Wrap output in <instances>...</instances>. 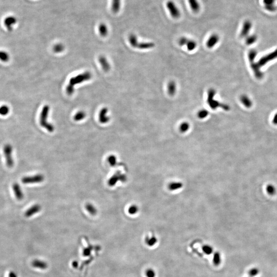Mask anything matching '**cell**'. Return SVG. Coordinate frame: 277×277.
Masks as SVG:
<instances>
[{"mask_svg": "<svg viewBox=\"0 0 277 277\" xmlns=\"http://www.w3.org/2000/svg\"><path fill=\"white\" fill-rule=\"evenodd\" d=\"M10 111L9 107L7 105H2L0 107V115L1 116H7Z\"/></svg>", "mask_w": 277, "mask_h": 277, "instance_id": "27", "label": "cell"}, {"mask_svg": "<svg viewBox=\"0 0 277 277\" xmlns=\"http://www.w3.org/2000/svg\"><path fill=\"white\" fill-rule=\"evenodd\" d=\"M219 41V36L218 34H211V36H209L208 40L207 41L206 43L207 47L209 49L213 48L218 43Z\"/></svg>", "mask_w": 277, "mask_h": 277, "instance_id": "12", "label": "cell"}, {"mask_svg": "<svg viewBox=\"0 0 277 277\" xmlns=\"http://www.w3.org/2000/svg\"><path fill=\"white\" fill-rule=\"evenodd\" d=\"M266 191L269 195H274L276 193V189L274 185L269 184L266 187Z\"/></svg>", "mask_w": 277, "mask_h": 277, "instance_id": "28", "label": "cell"}, {"mask_svg": "<svg viewBox=\"0 0 277 277\" xmlns=\"http://www.w3.org/2000/svg\"><path fill=\"white\" fill-rule=\"evenodd\" d=\"M168 93L171 96L175 95L177 91V85L175 81H171L168 83L167 86Z\"/></svg>", "mask_w": 277, "mask_h": 277, "instance_id": "17", "label": "cell"}, {"mask_svg": "<svg viewBox=\"0 0 277 277\" xmlns=\"http://www.w3.org/2000/svg\"><path fill=\"white\" fill-rule=\"evenodd\" d=\"M182 187V184L180 183H178V182H175L170 184L169 185V188L170 189L173 191V190H176L178 189H179Z\"/></svg>", "mask_w": 277, "mask_h": 277, "instance_id": "34", "label": "cell"}, {"mask_svg": "<svg viewBox=\"0 0 277 277\" xmlns=\"http://www.w3.org/2000/svg\"><path fill=\"white\" fill-rule=\"evenodd\" d=\"M86 209L89 213L91 214L92 215H95L97 213V210L95 208V207L93 206V205L91 204H87L86 205Z\"/></svg>", "mask_w": 277, "mask_h": 277, "instance_id": "24", "label": "cell"}, {"mask_svg": "<svg viewBox=\"0 0 277 277\" xmlns=\"http://www.w3.org/2000/svg\"><path fill=\"white\" fill-rule=\"evenodd\" d=\"M16 19L14 16H7L4 21L5 26L9 32H12L13 29V26L16 24Z\"/></svg>", "mask_w": 277, "mask_h": 277, "instance_id": "10", "label": "cell"}, {"mask_svg": "<svg viewBox=\"0 0 277 277\" xmlns=\"http://www.w3.org/2000/svg\"><path fill=\"white\" fill-rule=\"evenodd\" d=\"M107 161L111 166H115L116 163H117L116 157L114 155H111V156H110L108 157Z\"/></svg>", "mask_w": 277, "mask_h": 277, "instance_id": "33", "label": "cell"}, {"mask_svg": "<svg viewBox=\"0 0 277 277\" xmlns=\"http://www.w3.org/2000/svg\"><path fill=\"white\" fill-rule=\"evenodd\" d=\"M209 115V111L206 109H203L198 111L197 116L200 119H204L206 118Z\"/></svg>", "mask_w": 277, "mask_h": 277, "instance_id": "26", "label": "cell"}, {"mask_svg": "<svg viewBox=\"0 0 277 277\" xmlns=\"http://www.w3.org/2000/svg\"><path fill=\"white\" fill-rule=\"evenodd\" d=\"M276 0H263V3L264 5V7L271 6L276 5Z\"/></svg>", "mask_w": 277, "mask_h": 277, "instance_id": "37", "label": "cell"}, {"mask_svg": "<svg viewBox=\"0 0 277 277\" xmlns=\"http://www.w3.org/2000/svg\"><path fill=\"white\" fill-rule=\"evenodd\" d=\"M216 95V91L214 88L209 89L207 92V103L210 108L213 110H216L218 108H222L225 110H229L230 107L228 105L223 104L215 99V96Z\"/></svg>", "mask_w": 277, "mask_h": 277, "instance_id": "1", "label": "cell"}, {"mask_svg": "<svg viewBox=\"0 0 277 277\" xmlns=\"http://www.w3.org/2000/svg\"><path fill=\"white\" fill-rule=\"evenodd\" d=\"M86 117V114L83 111H79L74 116V120L76 121L82 120Z\"/></svg>", "mask_w": 277, "mask_h": 277, "instance_id": "29", "label": "cell"}, {"mask_svg": "<svg viewBox=\"0 0 277 277\" xmlns=\"http://www.w3.org/2000/svg\"><path fill=\"white\" fill-rule=\"evenodd\" d=\"M121 7V0H112L111 10L114 13H118Z\"/></svg>", "mask_w": 277, "mask_h": 277, "instance_id": "19", "label": "cell"}, {"mask_svg": "<svg viewBox=\"0 0 277 277\" xmlns=\"http://www.w3.org/2000/svg\"><path fill=\"white\" fill-rule=\"evenodd\" d=\"M44 180L43 175L41 174L34 175L32 176L25 177L22 179V182L24 184H34L43 182Z\"/></svg>", "mask_w": 277, "mask_h": 277, "instance_id": "8", "label": "cell"}, {"mask_svg": "<svg viewBox=\"0 0 277 277\" xmlns=\"http://www.w3.org/2000/svg\"><path fill=\"white\" fill-rule=\"evenodd\" d=\"M260 272L258 268L257 267H254V268H251L249 271L248 272V274L249 275L250 277H254L257 276L258 275Z\"/></svg>", "mask_w": 277, "mask_h": 277, "instance_id": "31", "label": "cell"}, {"mask_svg": "<svg viewBox=\"0 0 277 277\" xmlns=\"http://www.w3.org/2000/svg\"><path fill=\"white\" fill-rule=\"evenodd\" d=\"M8 277H18V276L16 275V273H14V272H10L8 275Z\"/></svg>", "mask_w": 277, "mask_h": 277, "instance_id": "42", "label": "cell"}, {"mask_svg": "<svg viewBox=\"0 0 277 277\" xmlns=\"http://www.w3.org/2000/svg\"><path fill=\"white\" fill-rule=\"evenodd\" d=\"M12 189L16 198L19 201H21L24 198V193L21 188L20 185L18 183H14L12 185Z\"/></svg>", "mask_w": 277, "mask_h": 277, "instance_id": "13", "label": "cell"}, {"mask_svg": "<svg viewBox=\"0 0 277 277\" xmlns=\"http://www.w3.org/2000/svg\"><path fill=\"white\" fill-rule=\"evenodd\" d=\"M126 180V177L125 175L121 174L120 172H117L109 179L108 181V184L109 186H113L115 185L119 181L125 182Z\"/></svg>", "mask_w": 277, "mask_h": 277, "instance_id": "9", "label": "cell"}, {"mask_svg": "<svg viewBox=\"0 0 277 277\" xmlns=\"http://www.w3.org/2000/svg\"></svg>", "mask_w": 277, "mask_h": 277, "instance_id": "45", "label": "cell"}, {"mask_svg": "<svg viewBox=\"0 0 277 277\" xmlns=\"http://www.w3.org/2000/svg\"><path fill=\"white\" fill-rule=\"evenodd\" d=\"M178 43L181 46H186V48L189 51H193L195 49L197 46V42L195 41L184 36L180 38L178 41Z\"/></svg>", "mask_w": 277, "mask_h": 277, "instance_id": "6", "label": "cell"}, {"mask_svg": "<svg viewBox=\"0 0 277 277\" xmlns=\"http://www.w3.org/2000/svg\"><path fill=\"white\" fill-rule=\"evenodd\" d=\"M257 36L255 35H252L250 36H248V38L246 39V43L248 45L252 44L257 40Z\"/></svg>", "mask_w": 277, "mask_h": 277, "instance_id": "36", "label": "cell"}, {"mask_svg": "<svg viewBox=\"0 0 277 277\" xmlns=\"http://www.w3.org/2000/svg\"><path fill=\"white\" fill-rule=\"evenodd\" d=\"M99 32L100 35L102 36L105 37L108 34V29L107 26L104 23H101L99 26Z\"/></svg>", "mask_w": 277, "mask_h": 277, "instance_id": "21", "label": "cell"}, {"mask_svg": "<svg viewBox=\"0 0 277 277\" xmlns=\"http://www.w3.org/2000/svg\"><path fill=\"white\" fill-rule=\"evenodd\" d=\"M138 211V208L136 205H132L128 208V211L130 215H134L136 214Z\"/></svg>", "mask_w": 277, "mask_h": 277, "instance_id": "38", "label": "cell"}, {"mask_svg": "<svg viewBox=\"0 0 277 277\" xmlns=\"http://www.w3.org/2000/svg\"><path fill=\"white\" fill-rule=\"evenodd\" d=\"M264 8L267 11L270 12H275L277 10V7L276 6V5L271 6H266V7H264Z\"/></svg>", "mask_w": 277, "mask_h": 277, "instance_id": "40", "label": "cell"}, {"mask_svg": "<svg viewBox=\"0 0 277 277\" xmlns=\"http://www.w3.org/2000/svg\"><path fill=\"white\" fill-rule=\"evenodd\" d=\"M157 242V239L155 237H147L145 239V243L149 246H154Z\"/></svg>", "mask_w": 277, "mask_h": 277, "instance_id": "25", "label": "cell"}, {"mask_svg": "<svg viewBox=\"0 0 277 277\" xmlns=\"http://www.w3.org/2000/svg\"><path fill=\"white\" fill-rule=\"evenodd\" d=\"M202 250H203V252H204L205 254H208V255L212 254L213 252V250H214L213 248L209 245H205L202 248Z\"/></svg>", "mask_w": 277, "mask_h": 277, "instance_id": "32", "label": "cell"}, {"mask_svg": "<svg viewBox=\"0 0 277 277\" xmlns=\"http://www.w3.org/2000/svg\"><path fill=\"white\" fill-rule=\"evenodd\" d=\"M128 40L132 47L139 49H149L155 46V44L152 42H139L134 34H130Z\"/></svg>", "mask_w": 277, "mask_h": 277, "instance_id": "3", "label": "cell"}, {"mask_svg": "<svg viewBox=\"0 0 277 277\" xmlns=\"http://www.w3.org/2000/svg\"><path fill=\"white\" fill-rule=\"evenodd\" d=\"M107 111L108 109L107 108H104L100 111L99 114V121L101 123L104 124L107 123L109 121L110 119L106 116Z\"/></svg>", "mask_w": 277, "mask_h": 277, "instance_id": "16", "label": "cell"}, {"mask_svg": "<svg viewBox=\"0 0 277 277\" xmlns=\"http://www.w3.org/2000/svg\"><path fill=\"white\" fill-rule=\"evenodd\" d=\"M189 4L193 12L197 13L200 9V5L198 0H189Z\"/></svg>", "mask_w": 277, "mask_h": 277, "instance_id": "18", "label": "cell"}, {"mask_svg": "<svg viewBox=\"0 0 277 277\" xmlns=\"http://www.w3.org/2000/svg\"><path fill=\"white\" fill-rule=\"evenodd\" d=\"M73 266L74 267H77V265H78V264H77V262H76V261L73 262Z\"/></svg>", "mask_w": 277, "mask_h": 277, "instance_id": "44", "label": "cell"}, {"mask_svg": "<svg viewBox=\"0 0 277 277\" xmlns=\"http://www.w3.org/2000/svg\"><path fill=\"white\" fill-rule=\"evenodd\" d=\"M221 262V254L218 252H215L214 254L213 257V263L214 265L216 266H219Z\"/></svg>", "mask_w": 277, "mask_h": 277, "instance_id": "23", "label": "cell"}, {"mask_svg": "<svg viewBox=\"0 0 277 277\" xmlns=\"http://www.w3.org/2000/svg\"><path fill=\"white\" fill-rule=\"evenodd\" d=\"M252 27V24L250 20H246L244 22L242 28L241 30L240 36L242 38L248 36Z\"/></svg>", "mask_w": 277, "mask_h": 277, "instance_id": "11", "label": "cell"}, {"mask_svg": "<svg viewBox=\"0 0 277 277\" xmlns=\"http://www.w3.org/2000/svg\"><path fill=\"white\" fill-rule=\"evenodd\" d=\"M91 77V73L86 72L71 78L69 85L66 88L67 93H68L69 95H72L74 91V85H75V84L82 83L85 81H87Z\"/></svg>", "mask_w": 277, "mask_h": 277, "instance_id": "2", "label": "cell"}, {"mask_svg": "<svg viewBox=\"0 0 277 277\" xmlns=\"http://www.w3.org/2000/svg\"><path fill=\"white\" fill-rule=\"evenodd\" d=\"M64 47L63 45L61 44H57L56 45H55L53 47L54 51L55 52H57V53L61 52L64 50Z\"/></svg>", "mask_w": 277, "mask_h": 277, "instance_id": "39", "label": "cell"}, {"mask_svg": "<svg viewBox=\"0 0 277 277\" xmlns=\"http://www.w3.org/2000/svg\"><path fill=\"white\" fill-rule=\"evenodd\" d=\"M156 272L152 268H148L146 270L145 275L147 277H156Z\"/></svg>", "mask_w": 277, "mask_h": 277, "instance_id": "35", "label": "cell"}, {"mask_svg": "<svg viewBox=\"0 0 277 277\" xmlns=\"http://www.w3.org/2000/svg\"><path fill=\"white\" fill-rule=\"evenodd\" d=\"M41 207L40 205L36 204L32 206L29 209H27L25 213V216L27 218H29L33 216L34 214H36L41 210Z\"/></svg>", "mask_w": 277, "mask_h": 277, "instance_id": "14", "label": "cell"}, {"mask_svg": "<svg viewBox=\"0 0 277 277\" xmlns=\"http://www.w3.org/2000/svg\"><path fill=\"white\" fill-rule=\"evenodd\" d=\"M166 7L173 18L178 19L181 16L179 9L173 1H168L166 3Z\"/></svg>", "mask_w": 277, "mask_h": 277, "instance_id": "7", "label": "cell"}, {"mask_svg": "<svg viewBox=\"0 0 277 277\" xmlns=\"http://www.w3.org/2000/svg\"><path fill=\"white\" fill-rule=\"evenodd\" d=\"M12 146L9 144H5L3 148L6 163L9 168H12L14 165V160L12 158Z\"/></svg>", "mask_w": 277, "mask_h": 277, "instance_id": "5", "label": "cell"}, {"mask_svg": "<svg viewBox=\"0 0 277 277\" xmlns=\"http://www.w3.org/2000/svg\"><path fill=\"white\" fill-rule=\"evenodd\" d=\"M10 59L9 55L6 51L0 50V61L3 62H7Z\"/></svg>", "mask_w": 277, "mask_h": 277, "instance_id": "22", "label": "cell"}, {"mask_svg": "<svg viewBox=\"0 0 277 277\" xmlns=\"http://www.w3.org/2000/svg\"><path fill=\"white\" fill-rule=\"evenodd\" d=\"M49 110V107L48 106H45L43 108V109L41 111V115H40V123L41 126L44 128H45L48 132H53L54 131L53 126L50 123H48L47 121Z\"/></svg>", "mask_w": 277, "mask_h": 277, "instance_id": "4", "label": "cell"}, {"mask_svg": "<svg viewBox=\"0 0 277 277\" xmlns=\"http://www.w3.org/2000/svg\"><path fill=\"white\" fill-rule=\"evenodd\" d=\"M273 121H274V124H277V114L276 115V116H275V117H274V120H273Z\"/></svg>", "mask_w": 277, "mask_h": 277, "instance_id": "43", "label": "cell"}, {"mask_svg": "<svg viewBox=\"0 0 277 277\" xmlns=\"http://www.w3.org/2000/svg\"><path fill=\"white\" fill-rule=\"evenodd\" d=\"M99 62L101 64L103 69L106 71H107L110 69V65L107 62V60L103 56H101L99 58Z\"/></svg>", "mask_w": 277, "mask_h": 277, "instance_id": "20", "label": "cell"}, {"mask_svg": "<svg viewBox=\"0 0 277 277\" xmlns=\"http://www.w3.org/2000/svg\"><path fill=\"white\" fill-rule=\"evenodd\" d=\"M32 265L34 268H39L42 270H45L48 267V264L46 262L38 259L34 260L32 262Z\"/></svg>", "mask_w": 277, "mask_h": 277, "instance_id": "15", "label": "cell"}, {"mask_svg": "<svg viewBox=\"0 0 277 277\" xmlns=\"http://www.w3.org/2000/svg\"><path fill=\"white\" fill-rule=\"evenodd\" d=\"M190 125L188 122H184L181 124L180 126V130L182 132H187L189 129Z\"/></svg>", "mask_w": 277, "mask_h": 277, "instance_id": "30", "label": "cell"}, {"mask_svg": "<svg viewBox=\"0 0 277 277\" xmlns=\"http://www.w3.org/2000/svg\"><path fill=\"white\" fill-rule=\"evenodd\" d=\"M91 252V250L89 249V248H86L85 249L83 250V254L84 256H87L90 255Z\"/></svg>", "mask_w": 277, "mask_h": 277, "instance_id": "41", "label": "cell"}]
</instances>
